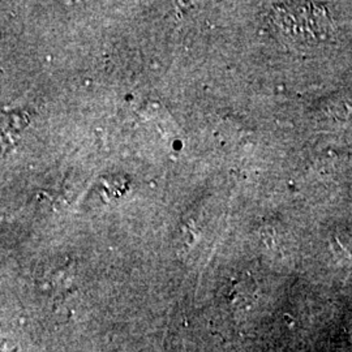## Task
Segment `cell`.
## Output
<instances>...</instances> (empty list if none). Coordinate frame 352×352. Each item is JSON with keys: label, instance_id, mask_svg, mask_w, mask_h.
Masks as SVG:
<instances>
[{"label": "cell", "instance_id": "obj_1", "mask_svg": "<svg viewBox=\"0 0 352 352\" xmlns=\"http://www.w3.org/2000/svg\"><path fill=\"white\" fill-rule=\"evenodd\" d=\"M269 23L283 42L309 46L330 33L331 19L315 3H276L269 12Z\"/></svg>", "mask_w": 352, "mask_h": 352}]
</instances>
